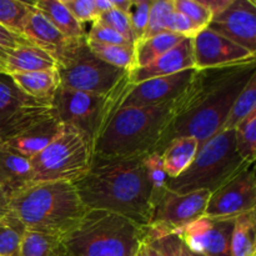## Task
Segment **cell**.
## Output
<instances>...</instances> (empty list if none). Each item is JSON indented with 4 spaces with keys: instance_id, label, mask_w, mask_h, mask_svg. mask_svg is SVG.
<instances>
[{
    "instance_id": "4fadbf2b",
    "label": "cell",
    "mask_w": 256,
    "mask_h": 256,
    "mask_svg": "<svg viewBox=\"0 0 256 256\" xmlns=\"http://www.w3.org/2000/svg\"><path fill=\"white\" fill-rule=\"evenodd\" d=\"M235 219L202 216L179 232L188 249L205 256H232V235Z\"/></svg>"
},
{
    "instance_id": "f907efd6",
    "label": "cell",
    "mask_w": 256,
    "mask_h": 256,
    "mask_svg": "<svg viewBox=\"0 0 256 256\" xmlns=\"http://www.w3.org/2000/svg\"><path fill=\"white\" fill-rule=\"evenodd\" d=\"M252 4H254L255 6H256V0H252Z\"/></svg>"
},
{
    "instance_id": "5bb4252c",
    "label": "cell",
    "mask_w": 256,
    "mask_h": 256,
    "mask_svg": "<svg viewBox=\"0 0 256 256\" xmlns=\"http://www.w3.org/2000/svg\"><path fill=\"white\" fill-rule=\"evenodd\" d=\"M208 28L256 56V6L252 0H232Z\"/></svg>"
},
{
    "instance_id": "bcb514c9",
    "label": "cell",
    "mask_w": 256,
    "mask_h": 256,
    "mask_svg": "<svg viewBox=\"0 0 256 256\" xmlns=\"http://www.w3.org/2000/svg\"><path fill=\"white\" fill-rule=\"evenodd\" d=\"M94 2H95V8H96V12H99V16L102 14H104V12L114 9L112 0H94Z\"/></svg>"
},
{
    "instance_id": "f546056e",
    "label": "cell",
    "mask_w": 256,
    "mask_h": 256,
    "mask_svg": "<svg viewBox=\"0 0 256 256\" xmlns=\"http://www.w3.org/2000/svg\"><path fill=\"white\" fill-rule=\"evenodd\" d=\"M32 8V2L20 0H0V25L16 34L22 35L25 22Z\"/></svg>"
},
{
    "instance_id": "8fae6325",
    "label": "cell",
    "mask_w": 256,
    "mask_h": 256,
    "mask_svg": "<svg viewBox=\"0 0 256 256\" xmlns=\"http://www.w3.org/2000/svg\"><path fill=\"white\" fill-rule=\"evenodd\" d=\"M52 115V102L29 96L10 75L0 72V142Z\"/></svg>"
},
{
    "instance_id": "ac0fdd59",
    "label": "cell",
    "mask_w": 256,
    "mask_h": 256,
    "mask_svg": "<svg viewBox=\"0 0 256 256\" xmlns=\"http://www.w3.org/2000/svg\"><path fill=\"white\" fill-rule=\"evenodd\" d=\"M22 35L30 42L52 55L58 64L64 59L75 42L62 34L35 6L25 22Z\"/></svg>"
},
{
    "instance_id": "836d02e7",
    "label": "cell",
    "mask_w": 256,
    "mask_h": 256,
    "mask_svg": "<svg viewBox=\"0 0 256 256\" xmlns=\"http://www.w3.org/2000/svg\"><path fill=\"white\" fill-rule=\"evenodd\" d=\"M175 12L192 20L200 29H206L212 20V14L200 0H174Z\"/></svg>"
},
{
    "instance_id": "7dc6e473",
    "label": "cell",
    "mask_w": 256,
    "mask_h": 256,
    "mask_svg": "<svg viewBox=\"0 0 256 256\" xmlns=\"http://www.w3.org/2000/svg\"><path fill=\"white\" fill-rule=\"evenodd\" d=\"M49 256H72L68 252V250L65 249L64 245L62 244L60 240H58L54 245H52V250H50Z\"/></svg>"
},
{
    "instance_id": "2e32d148",
    "label": "cell",
    "mask_w": 256,
    "mask_h": 256,
    "mask_svg": "<svg viewBox=\"0 0 256 256\" xmlns=\"http://www.w3.org/2000/svg\"><path fill=\"white\" fill-rule=\"evenodd\" d=\"M195 69L154 78L128 88L120 106H152L174 102L192 80Z\"/></svg>"
},
{
    "instance_id": "8992f818",
    "label": "cell",
    "mask_w": 256,
    "mask_h": 256,
    "mask_svg": "<svg viewBox=\"0 0 256 256\" xmlns=\"http://www.w3.org/2000/svg\"><path fill=\"white\" fill-rule=\"evenodd\" d=\"M249 165L238 152L235 130H222L200 145L192 165L170 179L168 189L179 194L200 190L214 192Z\"/></svg>"
},
{
    "instance_id": "ee69618b",
    "label": "cell",
    "mask_w": 256,
    "mask_h": 256,
    "mask_svg": "<svg viewBox=\"0 0 256 256\" xmlns=\"http://www.w3.org/2000/svg\"><path fill=\"white\" fill-rule=\"evenodd\" d=\"M134 256H158V254H156V252L152 249V245H150L149 242L144 239L142 242H140L139 246H138Z\"/></svg>"
},
{
    "instance_id": "f6af8a7d",
    "label": "cell",
    "mask_w": 256,
    "mask_h": 256,
    "mask_svg": "<svg viewBox=\"0 0 256 256\" xmlns=\"http://www.w3.org/2000/svg\"><path fill=\"white\" fill-rule=\"evenodd\" d=\"M9 205H10V198L4 190L0 188V218L6 215L9 212Z\"/></svg>"
},
{
    "instance_id": "4dcf8cb0",
    "label": "cell",
    "mask_w": 256,
    "mask_h": 256,
    "mask_svg": "<svg viewBox=\"0 0 256 256\" xmlns=\"http://www.w3.org/2000/svg\"><path fill=\"white\" fill-rule=\"evenodd\" d=\"M236 149L245 162L256 165V112L235 129Z\"/></svg>"
},
{
    "instance_id": "1f68e13d",
    "label": "cell",
    "mask_w": 256,
    "mask_h": 256,
    "mask_svg": "<svg viewBox=\"0 0 256 256\" xmlns=\"http://www.w3.org/2000/svg\"><path fill=\"white\" fill-rule=\"evenodd\" d=\"M144 166L146 170L148 179L152 185V204L155 200L168 189L169 176L165 170L164 162L160 152H152L144 158Z\"/></svg>"
},
{
    "instance_id": "d4e9b609",
    "label": "cell",
    "mask_w": 256,
    "mask_h": 256,
    "mask_svg": "<svg viewBox=\"0 0 256 256\" xmlns=\"http://www.w3.org/2000/svg\"><path fill=\"white\" fill-rule=\"evenodd\" d=\"M184 39V36H180L174 32H165L135 42L134 52L135 65H136L135 68L146 66L152 64L158 58L172 50Z\"/></svg>"
},
{
    "instance_id": "681fc988",
    "label": "cell",
    "mask_w": 256,
    "mask_h": 256,
    "mask_svg": "<svg viewBox=\"0 0 256 256\" xmlns=\"http://www.w3.org/2000/svg\"><path fill=\"white\" fill-rule=\"evenodd\" d=\"M252 218H254V220H255V222H256V208L254 209V212H252Z\"/></svg>"
},
{
    "instance_id": "c3c4849f",
    "label": "cell",
    "mask_w": 256,
    "mask_h": 256,
    "mask_svg": "<svg viewBox=\"0 0 256 256\" xmlns=\"http://www.w3.org/2000/svg\"><path fill=\"white\" fill-rule=\"evenodd\" d=\"M182 256H205V255L198 254V252H192V250L188 249V248L185 246V245H182Z\"/></svg>"
},
{
    "instance_id": "30bf717a",
    "label": "cell",
    "mask_w": 256,
    "mask_h": 256,
    "mask_svg": "<svg viewBox=\"0 0 256 256\" xmlns=\"http://www.w3.org/2000/svg\"><path fill=\"white\" fill-rule=\"evenodd\" d=\"M212 192L208 190L179 194L166 189L152 204L146 228V240L179 234L184 228L204 216Z\"/></svg>"
},
{
    "instance_id": "8d00e7d4",
    "label": "cell",
    "mask_w": 256,
    "mask_h": 256,
    "mask_svg": "<svg viewBox=\"0 0 256 256\" xmlns=\"http://www.w3.org/2000/svg\"><path fill=\"white\" fill-rule=\"evenodd\" d=\"M96 22L105 25V26L110 28V29L115 30L120 35H122L128 42H130L132 44H135L134 32H132V25H130L129 16L125 12H120L118 9H112L100 15Z\"/></svg>"
},
{
    "instance_id": "52a82bcc",
    "label": "cell",
    "mask_w": 256,
    "mask_h": 256,
    "mask_svg": "<svg viewBox=\"0 0 256 256\" xmlns=\"http://www.w3.org/2000/svg\"><path fill=\"white\" fill-rule=\"evenodd\" d=\"M92 145L84 134L62 124L54 140L30 160L34 184L79 182L90 169Z\"/></svg>"
},
{
    "instance_id": "3957f363",
    "label": "cell",
    "mask_w": 256,
    "mask_h": 256,
    "mask_svg": "<svg viewBox=\"0 0 256 256\" xmlns=\"http://www.w3.org/2000/svg\"><path fill=\"white\" fill-rule=\"evenodd\" d=\"M12 212L28 232L60 240L86 214L76 188L72 182H38L10 198Z\"/></svg>"
},
{
    "instance_id": "9a60e30c",
    "label": "cell",
    "mask_w": 256,
    "mask_h": 256,
    "mask_svg": "<svg viewBox=\"0 0 256 256\" xmlns=\"http://www.w3.org/2000/svg\"><path fill=\"white\" fill-rule=\"evenodd\" d=\"M195 69L229 66L256 59L255 55L214 30H202L192 38Z\"/></svg>"
},
{
    "instance_id": "ba28073f",
    "label": "cell",
    "mask_w": 256,
    "mask_h": 256,
    "mask_svg": "<svg viewBox=\"0 0 256 256\" xmlns=\"http://www.w3.org/2000/svg\"><path fill=\"white\" fill-rule=\"evenodd\" d=\"M129 86L128 79L108 95L89 94L59 86L52 102V114L62 124L79 130L94 146L108 120L120 106Z\"/></svg>"
},
{
    "instance_id": "9c48e42d",
    "label": "cell",
    "mask_w": 256,
    "mask_h": 256,
    "mask_svg": "<svg viewBox=\"0 0 256 256\" xmlns=\"http://www.w3.org/2000/svg\"><path fill=\"white\" fill-rule=\"evenodd\" d=\"M60 86L75 92L108 95L129 79V72L112 66L95 56L88 46L86 35L75 40L58 64Z\"/></svg>"
},
{
    "instance_id": "44dd1931",
    "label": "cell",
    "mask_w": 256,
    "mask_h": 256,
    "mask_svg": "<svg viewBox=\"0 0 256 256\" xmlns=\"http://www.w3.org/2000/svg\"><path fill=\"white\" fill-rule=\"evenodd\" d=\"M44 70H58L56 60L39 46L26 42L10 52L2 72L12 75Z\"/></svg>"
},
{
    "instance_id": "7bdbcfd3",
    "label": "cell",
    "mask_w": 256,
    "mask_h": 256,
    "mask_svg": "<svg viewBox=\"0 0 256 256\" xmlns=\"http://www.w3.org/2000/svg\"><path fill=\"white\" fill-rule=\"evenodd\" d=\"M200 2L212 12V16H216L232 4V0H200Z\"/></svg>"
},
{
    "instance_id": "5b68a950",
    "label": "cell",
    "mask_w": 256,
    "mask_h": 256,
    "mask_svg": "<svg viewBox=\"0 0 256 256\" xmlns=\"http://www.w3.org/2000/svg\"><path fill=\"white\" fill-rule=\"evenodd\" d=\"M146 228L102 210H88L82 222L60 239L72 256H134Z\"/></svg>"
},
{
    "instance_id": "277c9868",
    "label": "cell",
    "mask_w": 256,
    "mask_h": 256,
    "mask_svg": "<svg viewBox=\"0 0 256 256\" xmlns=\"http://www.w3.org/2000/svg\"><path fill=\"white\" fill-rule=\"evenodd\" d=\"M172 104L118 108L95 142L92 158H136L156 152Z\"/></svg>"
},
{
    "instance_id": "74e56055",
    "label": "cell",
    "mask_w": 256,
    "mask_h": 256,
    "mask_svg": "<svg viewBox=\"0 0 256 256\" xmlns=\"http://www.w3.org/2000/svg\"><path fill=\"white\" fill-rule=\"evenodd\" d=\"M88 40L92 42H102V44H112V45H125V46H134L130 42H128L122 35L116 32L115 30L95 22H92L89 32H86Z\"/></svg>"
},
{
    "instance_id": "ab89813d",
    "label": "cell",
    "mask_w": 256,
    "mask_h": 256,
    "mask_svg": "<svg viewBox=\"0 0 256 256\" xmlns=\"http://www.w3.org/2000/svg\"><path fill=\"white\" fill-rule=\"evenodd\" d=\"M146 242L156 252L158 256H182L184 242L178 234H170L159 239L146 240Z\"/></svg>"
},
{
    "instance_id": "f1b7e54d",
    "label": "cell",
    "mask_w": 256,
    "mask_h": 256,
    "mask_svg": "<svg viewBox=\"0 0 256 256\" xmlns=\"http://www.w3.org/2000/svg\"><path fill=\"white\" fill-rule=\"evenodd\" d=\"M254 112H256V69L238 96L222 130H235Z\"/></svg>"
},
{
    "instance_id": "6da1fadb",
    "label": "cell",
    "mask_w": 256,
    "mask_h": 256,
    "mask_svg": "<svg viewBox=\"0 0 256 256\" xmlns=\"http://www.w3.org/2000/svg\"><path fill=\"white\" fill-rule=\"evenodd\" d=\"M255 69L256 59L229 66L195 69L188 86L174 100L172 116L156 152L162 154L176 138H195L202 145L216 135Z\"/></svg>"
},
{
    "instance_id": "83f0119b",
    "label": "cell",
    "mask_w": 256,
    "mask_h": 256,
    "mask_svg": "<svg viewBox=\"0 0 256 256\" xmlns=\"http://www.w3.org/2000/svg\"><path fill=\"white\" fill-rule=\"evenodd\" d=\"M28 229L12 212L0 218V256H18Z\"/></svg>"
},
{
    "instance_id": "e575fe53",
    "label": "cell",
    "mask_w": 256,
    "mask_h": 256,
    "mask_svg": "<svg viewBox=\"0 0 256 256\" xmlns=\"http://www.w3.org/2000/svg\"><path fill=\"white\" fill-rule=\"evenodd\" d=\"M152 2V0H132V5H130L126 14L129 16L132 32H134L135 42L144 39L148 24H149Z\"/></svg>"
},
{
    "instance_id": "f35d334b",
    "label": "cell",
    "mask_w": 256,
    "mask_h": 256,
    "mask_svg": "<svg viewBox=\"0 0 256 256\" xmlns=\"http://www.w3.org/2000/svg\"><path fill=\"white\" fill-rule=\"evenodd\" d=\"M64 4L79 22H95L99 19L94 0H64Z\"/></svg>"
},
{
    "instance_id": "7402d4cb",
    "label": "cell",
    "mask_w": 256,
    "mask_h": 256,
    "mask_svg": "<svg viewBox=\"0 0 256 256\" xmlns=\"http://www.w3.org/2000/svg\"><path fill=\"white\" fill-rule=\"evenodd\" d=\"M200 142L195 138H176L165 146L162 156L169 179L182 175L192 165L199 152Z\"/></svg>"
},
{
    "instance_id": "b9f144b4",
    "label": "cell",
    "mask_w": 256,
    "mask_h": 256,
    "mask_svg": "<svg viewBox=\"0 0 256 256\" xmlns=\"http://www.w3.org/2000/svg\"><path fill=\"white\" fill-rule=\"evenodd\" d=\"M202 30L204 29H200L192 20H189L185 15L178 12H172L169 20V25H168V32H174V34L180 35V36L189 38V39L196 36Z\"/></svg>"
},
{
    "instance_id": "d6986e66",
    "label": "cell",
    "mask_w": 256,
    "mask_h": 256,
    "mask_svg": "<svg viewBox=\"0 0 256 256\" xmlns=\"http://www.w3.org/2000/svg\"><path fill=\"white\" fill-rule=\"evenodd\" d=\"M62 128V122L52 115L48 119L32 125L20 134L2 140L0 144L16 154L32 160L56 138Z\"/></svg>"
},
{
    "instance_id": "e0dca14e",
    "label": "cell",
    "mask_w": 256,
    "mask_h": 256,
    "mask_svg": "<svg viewBox=\"0 0 256 256\" xmlns=\"http://www.w3.org/2000/svg\"><path fill=\"white\" fill-rule=\"evenodd\" d=\"M192 69H195L192 40L185 38L176 46L158 58L152 64L135 68L134 70L129 72V82L135 85L154 78L168 76Z\"/></svg>"
},
{
    "instance_id": "7c38bea8",
    "label": "cell",
    "mask_w": 256,
    "mask_h": 256,
    "mask_svg": "<svg viewBox=\"0 0 256 256\" xmlns=\"http://www.w3.org/2000/svg\"><path fill=\"white\" fill-rule=\"evenodd\" d=\"M256 208V165H249L210 195L205 216L236 219Z\"/></svg>"
},
{
    "instance_id": "4316f807",
    "label": "cell",
    "mask_w": 256,
    "mask_h": 256,
    "mask_svg": "<svg viewBox=\"0 0 256 256\" xmlns=\"http://www.w3.org/2000/svg\"><path fill=\"white\" fill-rule=\"evenodd\" d=\"M88 46L95 56L112 66L119 68L126 72H132L136 66L134 46L102 44V42H92V40H88Z\"/></svg>"
},
{
    "instance_id": "603a6c76",
    "label": "cell",
    "mask_w": 256,
    "mask_h": 256,
    "mask_svg": "<svg viewBox=\"0 0 256 256\" xmlns=\"http://www.w3.org/2000/svg\"><path fill=\"white\" fill-rule=\"evenodd\" d=\"M10 76L25 94L34 99L45 100V102H52L55 92L60 86L58 70L12 74Z\"/></svg>"
},
{
    "instance_id": "d590c367",
    "label": "cell",
    "mask_w": 256,
    "mask_h": 256,
    "mask_svg": "<svg viewBox=\"0 0 256 256\" xmlns=\"http://www.w3.org/2000/svg\"><path fill=\"white\" fill-rule=\"evenodd\" d=\"M56 242L55 238L28 232L18 256H49L52 245Z\"/></svg>"
},
{
    "instance_id": "cb8c5ba5",
    "label": "cell",
    "mask_w": 256,
    "mask_h": 256,
    "mask_svg": "<svg viewBox=\"0 0 256 256\" xmlns=\"http://www.w3.org/2000/svg\"><path fill=\"white\" fill-rule=\"evenodd\" d=\"M32 4L62 34L69 39L76 40L86 35L82 22L72 16L62 0H38Z\"/></svg>"
},
{
    "instance_id": "7a4b0ae2",
    "label": "cell",
    "mask_w": 256,
    "mask_h": 256,
    "mask_svg": "<svg viewBox=\"0 0 256 256\" xmlns=\"http://www.w3.org/2000/svg\"><path fill=\"white\" fill-rule=\"evenodd\" d=\"M145 156L92 158L89 172L74 184L84 206L122 215L148 228L152 215V192Z\"/></svg>"
},
{
    "instance_id": "d6a6232c",
    "label": "cell",
    "mask_w": 256,
    "mask_h": 256,
    "mask_svg": "<svg viewBox=\"0 0 256 256\" xmlns=\"http://www.w3.org/2000/svg\"><path fill=\"white\" fill-rule=\"evenodd\" d=\"M174 12V0H152L149 14V24L144 39L168 32L170 16Z\"/></svg>"
},
{
    "instance_id": "ffe728a7",
    "label": "cell",
    "mask_w": 256,
    "mask_h": 256,
    "mask_svg": "<svg viewBox=\"0 0 256 256\" xmlns=\"http://www.w3.org/2000/svg\"><path fill=\"white\" fill-rule=\"evenodd\" d=\"M32 184L30 160L0 144V188L12 198Z\"/></svg>"
},
{
    "instance_id": "60d3db41",
    "label": "cell",
    "mask_w": 256,
    "mask_h": 256,
    "mask_svg": "<svg viewBox=\"0 0 256 256\" xmlns=\"http://www.w3.org/2000/svg\"><path fill=\"white\" fill-rule=\"evenodd\" d=\"M26 42H29V40L25 39L22 35L16 34L8 28L0 25V72H2L5 60L9 56L10 52Z\"/></svg>"
},
{
    "instance_id": "484cf974",
    "label": "cell",
    "mask_w": 256,
    "mask_h": 256,
    "mask_svg": "<svg viewBox=\"0 0 256 256\" xmlns=\"http://www.w3.org/2000/svg\"><path fill=\"white\" fill-rule=\"evenodd\" d=\"M230 252L232 256H256V222L252 212L235 219Z\"/></svg>"
}]
</instances>
